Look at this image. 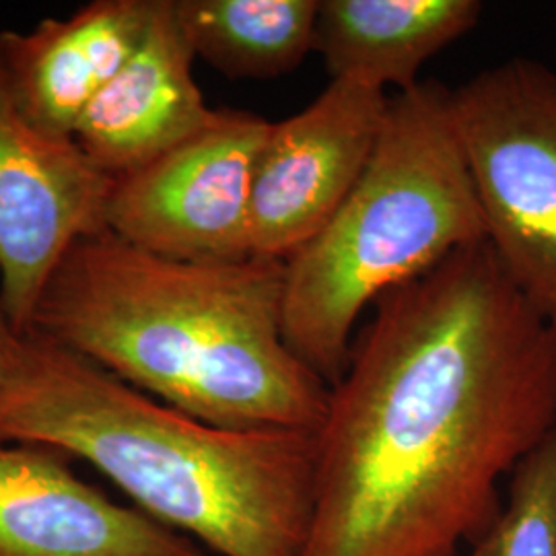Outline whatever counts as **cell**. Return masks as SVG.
Segmentation results:
<instances>
[{
  "label": "cell",
  "mask_w": 556,
  "mask_h": 556,
  "mask_svg": "<svg viewBox=\"0 0 556 556\" xmlns=\"http://www.w3.org/2000/svg\"><path fill=\"white\" fill-rule=\"evenodd\" d=\"M556 427V324L486 241L374 305L316 435L303 556H457Z\"/></svg>",
  "instance_id": "6da1fadb"
},
{
  "label": "cell",
  "mask_w": 556,
  "mask_h": 556,
  "mask_svg": "<svg viewBox=\"0 0 556 556\" xmlns=\"http://www.w3.org/2000/svg\"><path fill=\"white\" fill-rule=\"evenodd\" d=\"M282 301V260L163 258L103 229L62 258L27 332L206 425L318 435L330 386L287 346Z\"/></svg>",
  "instance_id": "7a4b0ae2"
},
{
  "label": "cell",
  "mask_w": 556,
  "mask_h": 556,
  "mask_svg": "<svg viewBox=\"0 0 556 556\" xmlns=\"http://www.w3.org/2000/svg\"><path fill=\"white\" fill-rule=\"evenodd\" d=\"M0 441L87 459L219 556H303L312 532L316 435L206 425L31 332L0 369Z\"/></svg>",
  "instance_id": "3957f363"
},
{
  "label": "cell",
  "mask_w": 556,
  "mask_h": 556,
  "mask_svg": "<svg viewBox=\"0 0 556 556\" xmlns=\"http://www.w3.org/2000/svg\"><path fill=\"white\" fill-rule=\"evenodd\" d=\"M478 241L486 231L450 89L418 83L390 98L376 153L337 215L285 260L287 346L337 386L363 312Z\"/></svg>",
  "instance_id": "277c9868"
},
{
  "label": "cell",
  "mask_w": 556,
  "mask_h": 556,
  "mask_svg": "<svg viewBox=\"0 0 556 556\" xmlns=\"http://www.w3.org/2000/svg\"><path fill=\"white\" fill-rule=\"evenodd\" d=\"M486 243L542 318L556 324V73L505 60L450 91Z\"/></svg>",
  "instance_id": "5b68a950"
},
{
  "label": "cell",
  "mask_w": 556,
  "mask_h": 556,
  "mask_svg": "<svg viewBox=\"0 0 556 556\" xmlns=\"http://www.w3.org/2000/svg\"><path fill=\"white\" fill-rule=\"evenodd\" d=\"M273 122L217 110L194 137L114 179L105 231L184 262L250 258V202Z\"/></svg>",
  "instance_id": "8992f818"
},
{
  "label": "cell",
  "mask_w": 556,
  "mask_h": 556,
  "mask_svg": "<svg viewBox=\"0 0 556 556\" xmlns=\"http://www.w3.org/2000/svg\"><path fill=\"white\" fill-rule=\"evenodd\" d=\"M112 184L77 140L31 122L0 59V287L17 334L68 250L105 229Z\"/></svg>",
  "instance_id": "52a82bcc"
},
{
  "label": "cell",
  "mask_w": 556,
  "mask_h": 556,
  "mask_svg": "<svg viewBox=\"0 0 556 556\" xmlns=\"http://www.w3.org/2000/svg\"><path fill=\"white\" fill-rule=\"evenodd\" d=\"M388 108L383 89L337 79L295 116L273 122L252 186V256L285 262L318 236L365 174Z\"/></svg>",
  "instance_id": "ba28073f"
},
{
  "label": "cell",
  "mask_w": 556,
  "mask_h": 556,
  "mask_svg": "<svg viewBox=\"0 0 556 556\" xmlns=\"http://www.w3.org/2000/svg\"><path fill=\"white\" fill-rule=\"evenodd\" d=\"M66 457L0 441V556H204L192 538L80 480Z\"/></svg>",
  "instance_id": "9c48e42d"
},
{
  "label": "cell",
  "mask_w": 556,
  "mask_h": 556,
  "mask_svg": "<svg viewBox=\"0 0 556 556\" xmlns=\"http://www.w3.org/2000/svg\"><path fill=\"white\" fill-rule=\"evenodd\" d=\"M176 0H155L137 54L89 105L75 130L80 151L112 179L132 174L204 126L217 110L202 98Z\"/></svg>",
  "instance_id": "30bf717a"
},
{
  "label": "cell",
  "mask_w": 556,
  "mask_h": 556,
  "mask_svg": "<svg viewBox=\"0 0 556 556\" xmlns=\"http://www.w3.org/2000/svg\"><path fill=\"white\" fill-rule=\"evenodd\" d=\"M155 0H96L27 34H0V59L23 112L46 132L75 139L80 118L137 54Z\"/></svg>",
  "instance_id": "8fae6325"
},
{
  "label": "cell",
  "mask_w": 556,
  "mask_h": 556,
  "mask_svg": "<svg viewBox=\"0 0 556 556\" xmlns=\"http://www.w3.org/2000/svg\"><path fill=\"white\" fill-rule=\"evenodd\" d=\"M478 0H319L316 48L332 80H357L397 93L418 85L420 68L470 34Z\"/></svg>",
  "instance_id": "7c38bea8"
},
{
  "label": "cell",
  "mask_w": 556,
  "mask_h": 556,
  "mask_svg": "<svg viewBox=\"0 0 556 556\" xmlns=\"http://www.w3.org/2000/svg\"><path fill=\"white\" fill-rule=\"evenodd\" d=\"M319 0H176L194 59L229 79H277L316 48Z\"/></svg>",
  "instance_id": "4fadbf2b"
},
{
  "label": "cell",
  "mask_w": 556,
  "mask_h": 556,
  "mask_svg": "<svg viewBox=\"0 0 556 556\" xmlns=\"http://www.w3.org/2000/svg\"><path fill=\"white\" fill-rule=\"evenodd\" d=\"M468 556H556V427L517 464L501 514Z\"/></svg>",
  "instance_id": "5bb4252c"
},
{
  "label": "cell",
  "mask_w": 556,
  "mask_h": 556,
  "mask_svg": "<svg viewBox=\"0 0 556 556\" xmlns=\"http://www.w3.org/2000/svg\"><path fill=\"white\" fill-rule=\"evenodd\" d=\"M15 337H17V332H15V328L9 319V314H7V307H4V301H2V287H0V369H2V363H4Z\"/></svg>",
  "instance_id": "9a60e30c"
}]
</instances>
